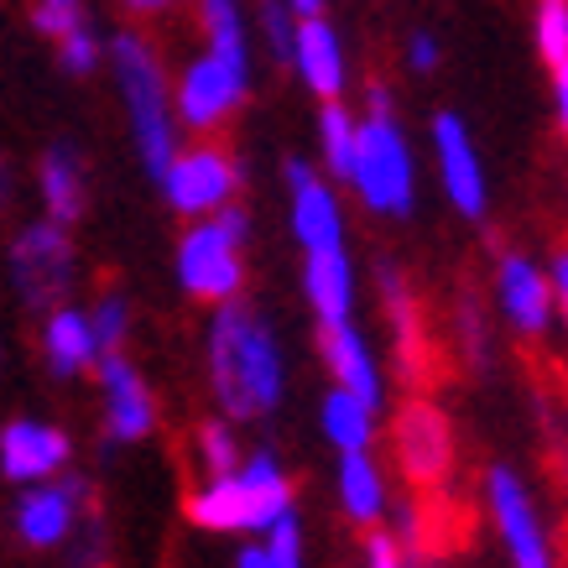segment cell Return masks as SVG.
Listing matches in <instances>:
<instances>
[{"label": "cell", "mask_w": 568, "mask_h": 568, "mask_svg": "<svg viewBox=\"0 0 568 568\" xmlns=\"http://www.w3.org/2000/svg\"><path fill=\"white\" fill-rule=\"evenodd\" d=\"M204 371L209 396L230 423H261L287 396V355L276 339L272 318L251 308L245 297L214 303L204 334Z\"/></svg>", "instance_id": "obj_1"}, {"label": "cell", "mask_w": 568, "mask_h": 568, "mask_svg": "<svg viewBox=\"0 0 568 568\" xmlns=\"http://www.w3.org/2000/svg\"><path fill=\"white\" fill-rule=\"evenodd\" d=\"M183 511H189V521L204 527V532L261 537L272 521L297 511V490H293V475L276 465L272 448H256V454H245L235 469L209 475L199 490H189Z\"/></svg>", "instance_id": "obj_2"}, {"label": "cell", "mask_w": 568, "mask_h": 568, "mask_svg": "<svg viewBox=\"0 0 568 568\" xmlns=\"http://www.w3.org/2000/svg\"><path fill=\"white\" fill-rule=\"evenodd\" d=\"M345 189L376 220H407L417 209V152L407 141V131H402V121H396V104L386 84L371 89Z\"/></svg>", "instance_id": "obj_3"}, {"label": "cell", "mask_w": 568, "mask_h": 568, "mask_svg": "<svg viewBox=\"0 0 568 568\" xmlns=\"http://www.w3.org/2000/svg\"><path fill=\"white\" fill-rule=\"evenodd\" d=\"M110 69H115V89H121L131 136H136L141 168L152 178H162V168L178 152V115H173L168 69H162L156 48L141 32H121L110 42Z\"/></svg>", "instance_id": "obj_4"}, {"label": "cell", "mask_w": 568, "mask_h": 568, "mask_svg": "<svg viewBox=\"0 0 568 568\" xmlns=\"http://www.w3.org/2000/svg\"><path fill=\"white\" fill-rule=\"evenodd\" d=\"M245 245H251V214L224 204L220 214L189 220L178 235V282L193 303H230L245 293Z\"/></svg>", "instance_id": "obj_5"}, {"label": "cell", "mask_w": 568, "mask_h": 568, "mask_svg": "<svg viewBox=\"0 0 568 568\" xmlns=\"http://www.w3.org/2000/svg\"><path fill=\"white\" fill-rule=\"evenodd\" d=\"M156 183H162V199H168L173 214L204 220V214H220L224 204L241 199V162L224 152L214 136H204L193 146H178Z\"/></svg>", "instance_id": "obj_6"}, {"label": "cell", "mask_w": 568, "mask_h": 568, "mask_svg": "<svg viewBox=\"0 0 568 568\" xmlns=\"http://www.w3.org/2000/svg\"><path fill=\"white\" fill-rule=\"evenodd\" d=\"M251 79H256V69L224 63V58H214V52L189 58L183 73H178V84H173L178 131H199V136L224 131V121H235L241 104L251 100Z\"/></svg>", "instance_id": "obj_7"}, {"label": "cell", "mask_w": 568, "mask_h": 568, "mask_svg": "<svg viewBox=\"0 0 568 568\" xmlns=\"http://www.w3.org/2000/svg\"><path fill=\"white\" fill-rule=\"evenodd\" d=\"M73 241L69 224L37 220L11 241V282L27 308H58L73 293Z\"/></svg>", "instance_id": "obj_8"}, {"label": "cell", "mask_w": 568, "mask_h": 568, "mask_svg": "<svg viewBox=\"0 0 568 568\" xmlns=\"http://www.w3.org/2000/svg\"><path fill=\"white\" fill-rule=\"evenodd\" d=\"M485 506H490V521L500 532V548L511 552V568H558L552 564L548 521H542L532 490L511 465L485 469Z\"/></svg>", "instance_id": "obj_9"}, {"label": "cell", "mask_w": 568, "mask_h": 568, "mask_svg": "<svg viewBox=\"0 0 568 568\" xmlns=\"http://www.w3.org/2000/svg\"><path fill=\"white\" fill-rule=\"evenodd\" d=\"M433 168L444 183V199L454 204L459 220H485L490 214V178H485L480 146L469 136V125L459 110H438L433 115Z\"/></svg>", "instance_id": "obj_10"}, {"label": "cell", "mask_w": 568, "mask_h": 568, "mask_svg": "<svg viewBox=\"0 0 568 568\" xmlns=\"http://www.w3.org/2000/svg\"><path fill=\"white\" fill-rule=\"evenodd\" d=\"M287 230H293V245L308 256V251H334L345 245V199H339V183L324 178L308 162H287Z\"/></svg>", "instance_id": "obj_11"}, {"label": "cell", "mask_w": 568, "mask_h": 568, "mask_svg": "<svg viewBox=\"0 0 568 568\" xmlns=\"http://www.w3.org/2000/svg\"><path fill=\"white\" fill-rule=\"evenodd\" d=\"M490 293H496L500 318L517 328L521 339H542L558 318L552 308V287H548V266L532 261L527 251H500L496 276H490Z\"/></svg>", "instance_id": "obj_12"}, {"label": "cell", "mask_w": 568, "mask_h": 568, "mask_svg": "<svg viewBox=\"0 0 568 568\" xmlns=\"http://www.w3.org/2000/svg\"><path fill=\"white\" fill-rule=\"evenodd\" d=\"M396 465L413 485H444L454 469V428L433 402H407L392 428Z\"/></svg>", "instance_id": "obj_13"}, {"label": "cell", "mask_w": 568, "mask_h": 568, "mask_svg": "<svg viewBox=\"0 0 568 568\" xmlns=\"http://www.w3.org/2000/svg\"><path fill=\"white\" fill-rule=\"evenodd\" d=\"M94 376H100V392H104V433H110V444H141V438H152L156 396L141 381L136 365L125 361V349H104L100 361H94Z\"/></svg>", "instance_id": "obj_14"}, {"label": "cell", "mask_w": 568, "mask_h": 568, "mask_svg": "<svg viewBox=\"0 0 568 568\" xmlns=\"http://www.w3.org/2000/svg\"><path fill=\"white\" fill-rule=\"evenodd\" d=\"M287 69L303 79L313 100H345V84H349V58H345V37L339 27L318 11V17H297V37H293V58Z\"/></svg>", "instance_id": "obj_15"}, {"label": "cell", "mask_w": 568, "mask_h": 568, "mask_svg": "<svg viewBox=\"0 0 568 568\" xmlns=\"http://www.w3.org/2000/svg\"><path fill=\"white\" fill-rule=\"evenodd\" d=\"M69 433L52 428V423H37V417H17L0 428V475L17 485H37V480H52L63 475L69 465Z\"/></svg>", "instance_id": "obj_16"}, {"label": "cell", "mask_w": 568, "mask_h": 568, "mask_svg": "<svg viewBox=\"0 0 568 568\" xmlns=\"http://www.w3.org/2000/svg\"><path fill=\"white\" fill-rule=\"evenodd\" d=\"M89 485L84 480H37L17 506V532L27 548H58L73 537V521L84 511Z\"/></svg>", "instance_id": "obj_17"}, {"label": "cell", "mask_w": 568, "mask_h": 568, "mask_svg": "<svg viewBox=\"0 0 568 568\" xmlns=\"http://www.w3.org/2000/svg\"><path fill=\"white\" fill-rule=\"evenodd\" d=\"M318 355H324V371L334 386L365 396L371 407H386V371H381L376 345L355 328V318L334 328H318Z\"/></svg>", "instance_id": "obj_18"}, {"label": "cell", "mask_w": 568, "mask_h": 568, "mask_svg": "<svg viewBox=\"0 0 568 568\" xmlns=\"http://www.w3.org/2000/svg\"><path fill=\"white\" fill-rule=\"evenodd\" d=\"M355 293H361V282H355V261H349L345 245L303 256V303H308L318 328L349 324L355 318Z\"/></svg>", "instance_id": "obj_19"}, {"label": "cell", "mask_w": 568, "mask_h": 568, "mask_svg": "<svg viewBox=\"0 0 568 568\" xmlns=\"http://www.w3.org/2000/svg\"><path fill=\"white\" fill-rule=\"evenodd\" d=\"M37 189L52 224H79L89 209V168L73 146H48L42 168H37Z\"/></svg>", "instance_id": "obj_20"}, {"label": "cell", "mask_w": 568, "mask_h": 568, "mask_svg": "<svg viewBox=\"0 0 568 568\" xmlns=\"http://www.w3.org/2000/svg\"><path fill=\"white\" fill-rule=\"evenodd\" d=\"M334 496H339V511H345L355 527H381V517H386V469H381V459L371 448L339 454Z\"/></svg>", "instance_id": "obj_21"}, {"label": "cell", "mask_w": 568, "mask_h": 568, "mask_svg": "<svg viewBox=\"0 0 568 568\" xmlns=\"http://www.w3.org/2000/svg\"><path fill=\"white\" fill-rule=\"evenodd\" d=\"M318 428L334 454H361V448H376L381 407H371L365 396L345 392V386H328L318 402Z\"/></svg>", "instance_id": "obj_22"}, {"label": "cell", "mask_w": 568, "mask_h": 568, "mask_svg": "<svg viewBox=\"0 0 568 568\" xmlns=\"http://www.w3.org/2000/svg\"><path fill=\"white\" fill-rule=\"evenodd\" d=\"M42 355H48L52 376H84V371H94L100 345H94L89 313L69 308V303L48 308V324H42Z\"/></svg>", "instance_id": "obj_23"}, {"label": "cell", "mask_w": 568, "mask_h": 568, "mask_svg": "<svg viewBox=\"0 0 568 568\" xmlns=\"http://www.w3.org/2000/svg\"><path fill=\"white\" fill-rule=\"evenodd\" d=\"M381 303H386V328H392V345L402 371H413L417 355H423V313H417V297L407 287V276L396 266H381Z\"/></svg>", "instance_id": "obj_24"}, {"label": "cell", "mask_w": 568, "mask_h": 568, "mask_svg": "<svg viewBox=\"0 0 568 568\" xmlns=\"http://www.w3.org/2000/svg\"><path fill=\"white\" fill-rule=\"evenodd\" d=\"M199 32H204V52L256 69L251 63V21H245L241 0H199Z\"/></svg>", "instance_id": "obj_25"}, {"label": "cell", "mask_w": 568, "mask_h": 568, "mask_svg": "<svg viewBox=\"0 0 568 568\" xmlns=\"http://www.w3.org/2000/svg\"><path fill=\"white\" fill-rule=\"evenodd\" d=\"M355 136H361V115L349 110L345 100H324L318 104V173L334 178L345 189L349 162H355Z\"/></svg>", "instance_id": "obj_26"}, {"label": "cell", "mask_w": 568, "mask_h": 568, "mask_svg": "<svg viewBox=\"0 0 568 568\" xmlns=\"http://www.w3.org/2000/svg\"><path fill=\"white\" fill-rule=\"evenodd\" d=\"M235 568H303V521H297V511H287L261 537H251L241 558H235Z\"/></svg>", "instance_id": "obj_27"}, {"label": "cell", "mask_w": 568, "mask_h": 568, "mask_svg": "<svg viewBox=\"0 0 568 568\" xmlns=\"http://www.w3.org/2000/svg\"><path fill=\"white\" fill-rule=\"evenodd\" d=\"M193 454H199V469H204V475H224V469H235L245 459V444L230 417H204V423L193 428Z\"/></svg>", "instance_id": "obj_28"}, {"label": "cell", "mask_w": 568, "mask_h": 568, "mask_svg": "<svg viewBox=\"0 0 568 568\" xmlns=\"http://www.w3.org/2000/svg\"><path fill=\"white\" fill-rule=\"evenodd\" d=\"M532 42H537V58H542L548 69L568 63V0H537Z\"/></svg>", "instance_id": "obj_29"}, {"label": "cell", "mask_w": 568, "mask_h": 568, "mask_svg": "<svg viewBox=\"0 0 568 568\" xmlns=\"http://www.w3.org/2000/svg\"><path fill=\"white\" fill-rule=\"evenodd\" d=\"M256 37H261V48H266V58L287 69V58H293V37H297L293 6H282V0H261L256 6Z\"/></svg>", "instance_id": "obj_30"}, {"label": "cell", "mask_w": 568, "mask_h": 568, "mask_svg": "<svg viewBox=\"0 0 568 568\" xmlns=\"http://www.w3.org/2000/svg\"><path fill=\"white\" fill-rule=\"evenodd\" d=\"M89 328H94V345L104 349H125V339H131V303H125V293H100V303L89 308Z\"/></svg>", "instance_id": "obj_31"}, {"label": "cell", "mask_w": 568, "mask_h": 568, "mask_svg": "<svg viewBox=\"0 0 568 568\" xmlns=\"http://www.w3.org/2000/svg\"><path fill=\"white\" fill-rule=\"evenodd\" d=\"M32 27L48 37V42H63L69 32L89 27V11H84V0H37V6H32Z\"/></svg>", "instance_id": "obj_32"}, {"label": "cell", "mask_w": 568, "mask_h": 568, "mask_svg": "<svg viewBox=\"0 0 568 568\" xmlns=\"http://www.w3.org/2000/svg\"><path fill=\"white\" fill-rule=\"evenodd\" d=\"M58 58H63V69L69 73H94L100 69V58H104V48H100V37L89 32V27H79V32H69L63 42H58Z\"/></svg>", "instance_id": "obj_33"}, {"label": "cell", "mask_w": 568, "mask_h": 568, "mask_svg": "<svg viewBox=\"0 0 568 568\" xmlns=\"http://www.w3.org/2000/svg\"><path fill=\"white\" fill-rule=\"evenodd\" d=\"M365 568H407V542L371 527V537H365Z\"/></svg>", "instance_id": "obj_34"}, {"label": "cell", "mask_w": 568, "mask_h": 568, "mask_svg": "<svg viewBox=\"0 0 568 568\" xmlns=\"http://www.w3.org/2000/svg\"><path fill=\"white\" fill-rule=\"evenodd\" d=\"M438 63H444L438 37H433V32H413V37H407V69H413V73H438Z\"/></svg>", "instance_id": "obj_35"}, {"label": "cell", "mask_w": 568, "mask_h": 568, "mask_svg": "<svg viewBox=\"0 0 568 568\" xmlns=\"http://www.w3.org/2000/svg\"><path fill=\"white\" fill-rule=\"evenodd\" d=\"M552 73V115H558V125H564V136H568V63H558Z\"/></svg>", "instance_id": "obj_36"}, {"label": "cell", "mask_w": 568, "mask_h": 568, "mask_svg": "<svg viewBox=\"0 0 568 568\" xmlns=\"http://www.w3.org/2000/svg\"><path fill=\"white\" fill-rule=\"evenodd\" d=\"M125 6H131L136 17H162V11H168V6H178V0H125Z\"/></svg>", "instance_id": "obj_37"}, {"label": "cell", "mask_w": 568, "mask_h": 568, "mask_svg": "<svg viewBox=\"0 0 568 568\" xmlns=\"http://www.w3.org/2000/svg\"><path fill=\"white\" fill-rule=\"evenodd\" d=\"M282 6H293V17H318L328 0H282Z\"/></svg>", "instance_id": "obj_38"}, {"label": "cell", "mask_w": 568, "mask_h": 568, "mask_svg": "<svg viewBox=\"0 0 568 568\" xmlns=\"http://www.w3.org/2000/svg\"><path fill=\"white\" fill-rule=\"evenodd\" d=\"M6 199H11V168L0 162V204H6Z\"/></svg>", "instance_id": "obj_39"}]
</instances>
